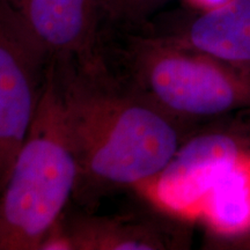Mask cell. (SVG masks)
<instances>
[{"label": "cell", "instance_id": "obj_1", "mask_svg": "<svg viewBox=\"0 0 250 250\" xmlns=\"http://www.w3.org/2000/svg\"><path fill=\"white\" fill-rule=\"evenodd\" d=\"M78 176L73 199L90 210L103 197L143 188L199 126L174 117L115 79L98 58L56 62Z\"/></svg>", "mask_w": 250, "mask_h": 250}, {"label": "cell", "instance_id": "obj_2", "mask_svg": "<svg viewBox=\"0 0 250 250\" xmlns=\"http://www.w3.org/2000/svg\"><path fill=\"white\" fill-rule=\"evenodd\" d=\"M105 35L98 59L115 79L192 125L250 116V76L146 30Z\"/></svg>", "mask_w": 250, "mask_h": 250}, {"label": "cell", "instance_id": "obj_3", "mask_svg": "<svg viewBox=\"0 0 250 250\" xmlns=\"http://www.w3.org/2000/svg\"><path fill=\"white\" fill-rule=\"evenodd\" d=\"M77 176L61 71L54 62L36 116L0 191V250L44 249L73 197Z\"/></svg>", "mask_w": 250, "mask_h": 250}, {"label": "cell", "instance_id": "obj_4", "mask_svg": "<svg viewBox=\"0 0 250 250\" xmlns=\"http://www.w3.org/2000/svg\"><path fill=\"white\" fill-rule=\"evenodd\" d=\"M246 156H250V116L210 122L193 131L167 167L142 190L162 210L196 220L217 175Z\"/></svg>", "mask_w": 250, "mask_h": 250}, {"label": "cell", "instance_id": "obj_5", "mask_svg": "<svg viewBox=\"0 0 250 250\" xmlns=\"http://www.w3.org/2000/svg\"><path fill=\"white\" fill-rule=\"evenodd\" d=\"M52 62L0 0V191L36 116Z\"/></svg>", "mask_w": 250, "mask_h": 250}, {"label": "cell", "instance_id": "obj_6", "mask_svg": "<svg viewBox=\"0 0 250 250\" xmlns=\"http://www.w3.org/2000/svg\"><path fill=\"white\" fill-rule=\"evenodd\" d=\"M191 236L189 221L148 199L109 214L65 212L44 249L176 250L190 248Z\"/></svg>", "mask_w": 250, "mask_h": 250}, {"label": "cell", "instance_id": "obj_7", "mask_svg": "<svg viewBox=\"0 0 250 250\" xmlns=\"http://www.w3.org/2000/svg\"><path fill=\"white\" fill-rule=\"evenodd\" d=\"M54 62L85 64L105 33L104 0H4Z\"/></svg>", "mask_w": 250, "mask_h": 250}, {"label": "cell", "instance_id": "obj_8", "mask_svg": "<svg viewBox=\"0 0 250 250\" xmlns=\"http://www.w3.org/2000/svg\"><path fill=\"white\" fill-rule=\"evenodd\" d=\"M204 52L250 76V0L199 11L168 31L146 30Z\"/></svg>", "mask_w": 250, "mask_h": 250}, {"label": "cell", "instance_id": "obj_9", "mask_svg": "<svg viewBox=\"0 0 250 250\" xmlns=\"http://www.w3.org/2000/svg\"><path fill=\"white\" fill-rule=\"evenodd\" d=\"M196 220L204 223L214 242L250 232V156L217 175L203 198Z\"/></svg>", "mask_w": 250, "mask_h": 250}, {"label": "cell", "instance_id": "obj_10", "mask_svg": "<svg viewBox=\"0 0 250 250\" xmlns=\"http://www.w3.org/2000/svg\"><path fill=\"white\" fill-rule=\"evenodd\" d=\"M169 0H104L105 30L138 31Z\"/></svg>", "mask_w": 250, "mask_h": 250}, {"label": "cell", "instance_id": "obj_11", "mask_svg": "<svg viewBox=\"0 0 250 250\" xmlns=\"http://www.w3.org/2000/svg\"><path fill=\"white\" fill-rule=\"evenodd\" d=\"M213 246H218L219 249H237V250H250V232L236 239L227 240V241L213 242Z\"/></svg>", "mask_w": 250, "mask_h": 250}, {"label": "cell", "instance_id": "obj_12", "mask_svg": "<svg viewBox=\"0 0 250 250\" xmlns=\"http://www.w3.org/2000/svg\"><path fill=\"white\" fill-rule=\"evenodd\" d=\"M188 1L198 8V11H210L227 4L230 0H188Z\"/></svg>", "mask_w": 250, "mask_h": 250}]
</instances>
